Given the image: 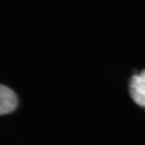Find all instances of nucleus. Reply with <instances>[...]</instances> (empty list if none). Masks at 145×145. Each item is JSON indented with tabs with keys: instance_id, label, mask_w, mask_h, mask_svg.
<instances>
[{
	"instance_id": "f257e3e1",
	"label": "nucleus",
	"mask_w": 145,
	"mask_h": 145,
	"mask_svg": "<svg viewBox=\"0 0 145 145\" xmlns=\"http://www.w3.org/2000/svg\"><path fill=\"white\" fill-rule=\"evenodd\" d=\"M130 94L136 104L145 108V69L131 78Z\"/></svg>"
},
{
	"instance_id": "f03ea898",
	"label": "nucleus",
	"mask_w": 145,
	"mask_h": 145,
	"mask_svg": "<svg viewBox=\"0 0 145 145\" xmlns=\"http://www.w3.org/2000/svg\"><path fill=\"white\" fill-rule=\"evenodd\" d=\"M18 105V99L15 93L7 86L0 87V113L4 115L11 113Z\"/></svg>"
}]
</instances>
